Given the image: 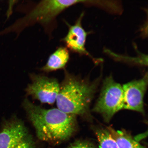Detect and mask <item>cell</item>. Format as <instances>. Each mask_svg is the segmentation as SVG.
I'll return each mask as SVG.
<instances>
[{
    "instance_id": "10",
    "label": "cell",
    "mask_w": 148,
    "mask_h": 148,
    "mask_svg": "<svg viewBox=\"0 0 148 148\" xmlns=\"http://www.w3.org/2000/svg\"><path fill=\"white\" fill-rule=\"evenodd\" d=\"M116 140L119 148H145L125 130H116L111 127H107Z\"/></svg>"
},
{
    "instance_id": "2",
    "label": "cell",
    "mask_w": 148,
    "mask_h": 148,
    "mask_svg": "<svg viewBox=\"0 0 148 148\" xmlns=\"http://www.w3.org/2000/svg\"><path fill=\"white\" fill-rule=\"evenodd\" d=\"M99 80L90 82L65 70L56 101L57 108L76 116L87 115Z\"/></svg>"
},
{
    "instance_id": "7",
    "label": "cell",
    "mask_w": 148,
    "mask_h": 148,
    "mask_svg": "<svg viewBox=\"0 0 148 148\" xmlns=\"http://www.w3.org/2000/svg\"><path fill=\"white\" fill-rule=\"evenodd\" d=\"M148 83L147 73L141 79L131 81L123 85V109L144 114V99Z\"/></svg>"
},
{
    "instance_id": "8",
    "label": "cell",
    "mask_w": 148,
    "mask_h": 148,
    "mask_svg": "<svg viewBox=\"0 0 148 148\" xmlns=\"http://www.w3.org/2000/svg\"><path fill=\"white\" fill-rule=\"evenodd\" d=\"M84 12L80 14L74 25H71L66 22L68 27L67 34L62 41L65 44L66 48L74 53L80 55L87 56L92 59L96 64L101 62V60H97L93 58L86 51V43L88 33L84 30L82 26V21Z\"/></svg>"
},
{
    "instance_id": "1",
    "label": "cell",
    "mask_w": 148,
    "mask_h": 148,
    "mask_svg": "<svg viewBox=\"0 0 148 148\" xmlns=\"http://www.w3.org/2000/svg\"><path fill=\"white\" fill-rule=\"evenodd\" d=\"M23 106L34 127L37 136L42 141L60 143L69 139L76 130V116L57 108L44 109L25 99Z\"/></svg>"
},
{
    "instance_id": "12",
    "label": "cell",
    "mask_w": 148,
    "mask_h": 148,
    "mask_svg": "<svg viewBox=\"0 0 148 148\" xmlns=\"http://www.w3.org/2000/svg\"><path fill=\"white\" fill-rule=\"evenodd\" d=\"M66 148H96L89 142L85 140H77Z\"/></svg>"
},
{
    "instance_id": "4",
    "label": "cell",
    "mask_w": 148,
    "mask_h": 148,
    "mask_svg": "<svg viewBox=\"0 0 148 148\" xmlns=\"http://www.w3.org/2000/svg\"><path fill=\"white\" fill-rule=\"evenodd\" d=\"M123 86L114 80L112 75L103 81L100 94L92 111L101 114L108 123L116 112L123 109Z\"/></svg>"
},
{
    "instance_id": "3",
    "label": "cell",
    "mask_w": 148,
    "mask_h": 148,
    "mask_svg": "<svg viewBox=\"0 0 148 148\" xmlns=\"http://www.w3.org/2000/svg\"><path fill=\"white\" fill-rule=\"evenodd\" d=\"M78 0H46L40 1L14 24L0 31V36L11 32L19 34L27 27L39 24L44 27L49 25L61 13L72 5L81 3Z\"/></svg>"
},
{
    "instance_id": "11",
    "label": "cell",
    "mask_w": 148,
    "mask_h": 148,
    "mask_svg": "<svg viewBox=\"0 0 148 148\" xmlns=\"http://www.w3.org/2000/svg\"><path fill=\"white\" fill-rule=\"evenodd\" d=\"M100 148H119L115 140L108 130L103 127H97L95 129Z\"/></svg>"
},
{
    "instance_id": "9",
    "label": "cell",
    "mask_w": 148,
    "mask_h": 148,
    "mask_svg": "<svg viewBox=\"0 0 148 148\" xmlns=\"http://www.w3.org/2000/svg\"><path fill=\"white\" fill-rule=\"evenodd\" d=\"M69 58V53L67 48L61 46L50 55L47 62L40 70L49 73L64 69Z\"/></svg>"
},
{
    "instance_id": "5",
    "label": "cell",
    "mask_w": 148,
    "mask_h": 148,
    "mask_svg": "<svg viewBox=\"0 0 148 148\" xmlns=\"http://www.w3.org/2000/svg\"><path fill=\"white\" fill-rule=\"evenodd\" d=\"M0 148H36V144L25 124L14 117L5 121L0 130Z\"/></svg>"
},
{
    "instance_id": "6",
    "label": "cell",
    "mask_w": 148,
    "mask_h": 148,
    "mask_svg": "<svg viewBox=\"0 0 148 148\" xmlns=\"http://www.w3.org/2000/svg\"><path fill=\"white\" fill-rule=\"evenodd\" d=\"M30 77L31 82L26 89L27 95L42 103H54L60 89L57 79L34 74H31Z\"/></svg>"
}]
</instances>
